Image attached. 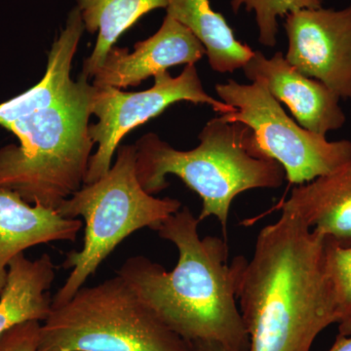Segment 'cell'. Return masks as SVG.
I'll use <instances>...</instances> for the list:
<instances>
[{
    "label": "cell",
    "mask_w": 351,
    "mask_h": 351,
    "mask_svg": "<svg viewBox=\"0 0 351 351\" xmlns=\"http://www.w3.org/2000/svg\"><path fill=\"white\" fill-rule=\"evenodd\" d=\"M281 211L258 232L250 260L235 258L248 351H311L320 332L338 323L324 237Z\"/></svg>",
    "instance_id": "cell-1"
},
{
    "label": "cell",
    "mask_w": 351,
    "mask_h": 351,
    "mask_svg": "<svg viewBox=\"0 0 351 351\" xmlns=\"http://www.w3.org/2000/svg\"><path fill=\"white\" fill-rule=\"evenodd\" d=\"M199 223L189 207H182L156 228L179 254L171 271L135 256L127 258L117 274L166 327L188 343L215 341L248 351L249 337L237 301V260L228 263L225 240L200 239Z\"/></svg>",
    "instance_id": "cell-2"
},
{
    "label": "cell",
    "mask_w": 351,
    "mask_h": 351,
    "mask_svg": "<svg viewBox=\"0 0 351 351\" xmlns=\"http://www.w3.org/2000/svg\"><path fill=\"white\" fill-rule=\"evenodd\" d=\"M191 151H178L156 134L136 144V174L142 188L156 195L169 186L168 175L179 177L202 200L199 221L215 217L226 233L233 200L255 189H278L286 179L282 166L258 149L253 132L223 115L210 120Z\"/></svg>",
    "instance_id": "cell-3"
},
{
    "label": "cell",
    "mask_w": 351,
    "mask_h": 351,
    "mask_svg": "<svg viewBox=\"0 0 351 351\" xmlns=\"http://www.w3.org/2000/svg\"><path fill=\"white\" fill-rule=\"evenodd\" d=\"M93 90L82 75L54 105L7 128L20 145L0 149V189L57 210L82 189L95 145L89 134Z\"/></svg>",
    "instance_id": "cell-4"
},
{
    "label": "cell",
    "mask_w": 351,
    "mask_h": 351,
    "mask_svg": "<svg viewBox=\"0 0 351 351\" xmlns=\"http://www.w3.org/2000/svg\"><path fill=\"white\" fill-rule=\"evenodd\" d=\"M136 161V145H121L107 175L84 184L58 208V213L64 218L82 217L85 233L82 248L66 254L63 267L73 270L52 297V307L69 301L132 233L145 228L156 230L181 209V201L156 197L142 188Z\"/></svg>",
    "instance_id": "cell-5"
},
{
    "label": "cell",
    "mask_w": 351,
    "mask_h": 351,
    "mask_svg": "<svg viewBox=\"0 0 351 351\" xmlns=\"http://www.w3.org/2000/svg\"><path fill=\"white\" fill-rule=\"evenodd\" d=\"M119 274L82 286L41 323L38 351H189Z\"/></svg>",
    "instance_id": "cell-6"
},
{
    "label": "cell",
    "mask_w": 351,
    "mask_h": 351,
    "mask_svg": "<svg viewBox=\"0 0 351 351\" xmlns=\"http://www.w3.org/2000/svg\"><path fill=\"white\" fill-rule=\"evenodd\" d=\"M216 91L221 101L234 108L221 115L250 128L258 149L282 166L290 184L313 181L351 160L350 141H329L302 128L262 83L230 80L217 84Z\"/></svg>",
    "instance_id": "cell-7"
},
{
    "label": "cell",
    "mask_w": 351,
    "mask_h": 351,
    "mask_svg": "<svg viewBox=\"0 0 351 351\" xmlns=\"http://www.w3.org/2000/svg\"><path fill=\"white\" fill-rule=\"evenodd\" d=\"M154 77V86L140 92H123L119 88L94 85L91 113L96 115L98 122L89 126V134L94 144H98V149L90 158L83 184H93L107 175L120 141L136 127L160 115L173 104H205L221 114L234 112L232 106L205 91L195 64H186L181 75L176 77L168 71H160Z\"/></svg>",
    "instance_id": "cell-8"
},
{
    "label": "cell",
    "mask_w": 351,
    "mask_h": 351,
    "mask_svg": "<svg viewBox=\"0 0 351 351\" xmlns=\"http://www.w3.org/2000/svg\"><path fill=\"white\" fill-rule=\"evenodd\" d=\"M284 27L288 63L351 101V3L341 10L295 11L286 16Z\"/></svg>",
    "instance_id": "cell-9"
},
{
    "label": "cell",
    "mask_w": 351,
    "mask_h": 351,
    "mask_svg": "<svg viewBox=\"0 0 351 351\" xmlns=\"http://www.w3.org/2000/svg\"><path fill=\"white\" fill-rule=\"evenodd\" d=\"M242 69L249 80L262 83L279 103L285 104L302 128L327 136L345 125L346 113L338 95L324 83L300 73L283 53L267 58L254 51Z\"/></svg>",
    "instance_id": "cell-10"
},
{
    "label": "cell",
    "mask_w": 351,
    "mask_h": 351,
    "mask_svg": "<svg viewBox=\"0 0 351 351\" xmlns=\"http://www.w3.org/2000/svg\"><path fill=\"white\" fill-rule=\"evenodd\" d=\"M206 55L203 44L188 27L166 15L160 29L135 51L113 46L94 75L95 86H137L147 78L178 64H195Z\"/></svg>",
    "instance_id": "cell-11"
},
{
    "label": "cell",
    "mask_w": 351,
    "mask_h": 351,
    "mask_svg": "<svg viewBox=\"0 0 351 351\" xmlns=\"http://www.w3.org/2000/svg\"><path fill=\"white\" fill-rule=\"evenodd\" d=\"M83 223L57 210L25 202L18 193L0 189V295L14 258L36 245L75 241Z\"/></svg>",
    "instance_id": "cell-12"
},
{
    "label": "cell",
    "mask_w": 351,
    "mask_h": 351,
    "mask_svg": "<svg viewBox=\"0 0 351 351\" xmlns=\"http://www.w3.org/2000/svg\"><path fill=\"white\" fill-rule=\"evenodd\" d=\"M281 210L341 247L351 246V160L293 189Z\"/></svg>",
    "instance_id": "cell-13"
},
{
    "label": "cell",
    "mask_w": 351,
    "mask_h": 351,
    "mask_svg": "<svg viewBox=\"0 0 351 351\" xmlns=\"http://www.w3.org/2000/svg\"><path fill=\"white\" fill-rule=\"evenodd\" d=\"M85 27L77 7L69 12L66 27L53 43L47 69L43 80L24 93L0 104V126L14 122L54 105L75 82L71 78V64Z\"/></svg>",
    "instance_id": "cell-14"
},
{
    "label": "cell",
    "mask_w": 351,
    "mask_h": 351,
    "mask_svg": "<svg viewBox=\"0 0 351 351\" xmlns=\"http://www.w3.org/2000/svg\"><path fill=\"white\" fill-rule=\"evenodd\" d=\"M55 277L56 267L48 254L32 261L23 253L11 261L0 295V335L25 321L43 322L48 317Z\"/></svg>",
    "instance_id": "cell-15"
},
{
    "label": "cell",
    "mask_w": 351,
    "mask_h": 351,
    "mask_svg": "<svg viewBox=\"0 0 351 351\" xmlns=\"http://www.w3.org/2000/svg\"><path fill=\"white\" fill-rule=\"evenodd\" d=\"M167 14L199 39L206 49L210 66L217 73H233L243 69L254 51L235 38L233 29L221 13L212 9L209 0H169Z\"/></svg>",
    "instance_id": "cell-16"
},
{
    "label": "cell",
    "mask_w": 351,
    "mask_h": 351,
    "mask_svg": "<svg viewBox=\"0 0 351 351\" xmlns=\"http://www.w3.org/2000/svg\"><path fill=\"white\" fill-rule=\"evenodd\" d=\"M83 24L90 34L98 32L93 52L83 63L82 75L98 73L122 34L154 9L167 8L169 0H76Z\"/></svg>",
    "instance_id": "cell-17"
},
{
    "label": "cell",
    "mask_w": 351,
    "mask_h": 351,
    "mask_svg": "<svg viewBox=\"0 0 351 351\" xmlns=\"http://www.w3.org/2000/svg\"><path fill=\"white\" fill-rule=\"evenodd\" d=\"M324 258L336 300L339 334L351 336V246L324 239Z\"/></svg>",
    "instance_id": "cell-18"
},
{
    "label": "cell",
    "mask_w": 351,
    "mask_h": 351,
    "mask_svg": "<svg viewBox=\"0 0 351 351\" xmlns=\"http://www.w3.org/2000/svg\"><path fill=\"white\" fill-rule=\"evenodd\" d=\"M324 0H232V10L239 12L242 6L254 11L258 29V41L272 48L277 43L278 18L307 8H319Z\"/></svg>",
    "instance_id": "cell-19"
},
{
    "label": "cell",
    "mask_w": 351,
    "mask_h": 351,
    "mask_svg": "<svg viewBox=\"0 0 351 351\" xmlns=\"http://www.w3.org/2000/svg\"><path fill=\"white\" fill-rule=\"evenodd\" d=\"M40 321L20 323L0 335V351H38Z\"/></svg>",
    "instance_id": "cell-20"
},
{
    "label": "cell",
    "mask_w": 351,
    "mask_h": 351,
    "mask_svg": "<svg viewBox=\"0 0 351 351\" xmlns=\"http://www.w3.org/2000/svg\"><path fill=\"white\" fill-rule=\"evenodd\" d=\"M189 351H239L215 341H195L189 343Z\"/></svg>",
    "instance_id": "cell-21"
},
{
    "label": "cell",
    "mask_w": 351,
    "mask_h": 351,
    "mask_svg": "<svg viewBox=\"0 0 351 351\" xmlns=\"http://www.w3.org/2000/svg\"><path fill=\"white\" fill-rule=\"evenodd\" d=\"M328 351H351V336L338 334L335 343Z\"/></svg>",
    "instance_id": "cell-22"
}]
</instances>
